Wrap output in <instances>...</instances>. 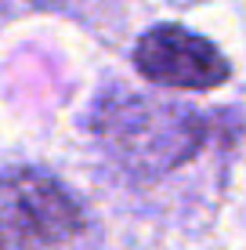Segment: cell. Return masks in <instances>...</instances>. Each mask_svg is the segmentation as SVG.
Masks as SVG:
<instances>
[{"label": "cell", "instance_id": "obj_1", "mask_svg": "<svg viewBox=\"0 0 246 250\" xmlns=\"http://www.w3.org/2000/svg\"><path fill=\"white\" fill-rule=\"evenodd\" d=\"M95 131L131 170H167L199 149L207 124L177 102L113 91L95 105Z\"/></svg>", "mask_w": 246, "mask_h": 250}, {"label": "cell", "instance_id": "obj_3", "mask_svg": "<svg viewBox=\"0 0 246 250\" xmlns=\"http://www.w3.org/2000/svg\"><path fill=\"white\" fill-rule=\"evenodd\" d=\"M134 65L152 83L181 91H210L221 87L232 73L228 58L207 37L185 29V25H152L134 47Z\"/></svg>", "mask_w": 246, "mask_h": 250}, {"label": "cell", "instance_id": "obj_4", "mask_svg": "<svg viewBox=\"0 0 246 250\" xmlns=\"http://www.w3.org/2000/svg\"><path fill=\"white\" fill-rule=\"evenodd\" d=\"M69 4H76V0H0V19H15V15L29 11H62Z\"/></svg>", "mask_w": 246, "mask_h": 250}, {"label": "cell", "instance_id": "obj_2", "mask_svg": "<svg viewBox=\"0 0 246 250\" xmlns=\"http://www.w3.org/2000/svg\"><path fill=\"white\" fill-rule=\"evenodd\" d=\"M80 229L83 210L58 178L37 167L0 174V250H55Z\"/></svg>", "mask_w": 246, "mask_h": 250}]
</instances>
